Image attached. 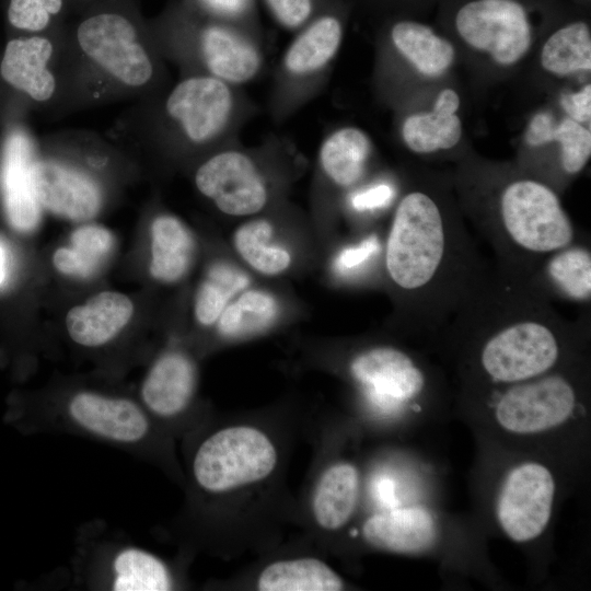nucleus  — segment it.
<instances>
[{
    "instance_id": "8",
    "label": "nucleus",
    "mask_w": 591,
    "mask_h": 591,
    "mask_svg": "<svg viewBox=\"0 0 591 591\" xmlns=\"http://www.w3.org/2000/svg\"><path fill=\"white\" fill-rule=\"evenodd\" d=\"M451 19L462 40L499 65L518 62L533 42L530 0H457Z\"/></svg>"
},
{
    "instance_id": "23",
    "label": "nucleus",
    "mask_w": 591,
    "mask_h": 591,
    "mask_svg": "<svg viewBox=\"0 0 591 591\" xmlns=\"http://www.w3.org/2000/svg\"><path fill=\"white\" fill-rule=\"evenodd\" d=\"M283 313V303L277 293L252 285L227 305L215 328L224 340L248 339L276 327Z\"/></svg>"
},
{
    "instance_id": "32",
    "label": "nucleus",
    "mask_w": 591,
    "mask_h": 591,
    "mask_svg": "<svg viewBox=\"0 0 591 591\" xmlns=\"http://www.w3.org/2000/svg\"><path fill=\"white\" fill-rule=\"evenodd\" d=\"M542 67L565 77L591 69V32L583 20L565 23L545 40L541 50Z\"/></svg>"
},
{
    "instance_id": "26",
    "label": "nucleus",
    "mask_w": 591,
    "mask_h": 591,
    "mask_svg": "<svg viewBox=\"0 0 591 591\" xmlns=\"http://www.w3.org/2000/svg\"><path fill=\"white\" fill-rule=\"evenodd\" d=\"M195 239L187 225L172 215H160L151 224V276L163 283H176L189 271Z\"/></svg>"
},
{
    "instance_id": "25",
    "label": "nucleus",
    "mask_w": 591,
    "mask_h": 591,
    "mask_svg": "<svg viewBox=\"0 0 591 591\" xmlns=\"http://www.w3.org/2000/svg\"><path fill=\"white\" fill-rule=\"evenodd\" d=\"M389 40L393 50L426 77L441 76L454 61L452 43L415 20L395 21L390 26Z\"/></svg>"
},
{
    "instance_id": "22",
    "label": "nucleus",
    "mask_w": 591,
    "mask_h": 591,
    "mask_svg": "<svg viewBox=\"0 0 591 591\" xmlns=\"http://www.w3.org/2000/svg\"><path fill=\"white\" fill-rule=\"evenodd\" d=\"M459 94L443 89L429 112L408 115L401 127L405 146L413 152L428 154L454 148L462 138V121L456 115Z\"/></svg>"
},
{
    "instance_id": "35",
    "label": "nucleus",
    "mask_w": 591,
    "mask_h": 591,
    "mask_svg": "<svg viewBox=\"0 0 591 591\" xmlns=\"http://www.w3.org/2000/svg\"><path fill=\"white\" fill-rule=\"evenodd\" d=\"M71 248L94 273L113 246L112 233L99 225L78 228L71 235Z\"/></svg>"
},
{
    "instance_id": "24",
    "label": "nucleus",
    "mask_w": 591,
    "mask_h": 591,
    "mask_svg": "<svg viewBox=\"0 0 591 591\" xmlns=\"http://www.w3.org/2000/svg\"><path fill=\"white\" fill-rule=\"evenodd\" d=\"M53 46L44 37L10 40L1 62L3 79L36 101L48 100L55 79L47 69Z\"/></svg>"
},
{
    "instance_id": "12",
    "label": "nucleus",
    "mask_w": 591,
    "mask_h": 591,
    "mask_svg": "<svg viewBox=\"0 0 591 591\" xmlns=\"http://www.w3.org/2000/svg\"><path fill=\"white\" fill-rule=\"evenodd\" d=\"M82 50L121 82L140 86L153 74L152 62L131 23L118 14L92 16L78 28Z\"/></svg>"
},
{
    "instance_id": "3",
    "label": "nucleus",
    "mask_w": 591,
    "mask_h": 591,
    "mask_svg": "<svg viewBox=\"0 0 591 591\" xmlns=\"http://www.w3.org/2000/svg\"><path fill=\"white\" fill-rule=\"evenodd\" d=\"M474 220L494 251L495 266L526 278L548 255L580 236L556 192L529 177L506 183L491 211Z\"/></svg>"
},
{
    "instance_id": "42",
    "label": "nucleus",
    "mask_w": 591,
    "mask_h": 591,
    "mask_svg": "<svg viewBox=\"0 0 591 591\" xmlns=\"http://www.w3.org/2000/svg\"><path fill=\"white\" fill-rule=\"evenodd\" d=\"M581 1H589V0H581Z\"/></svg>"
},
{
    "instance_id": "5",
    "label": "nucleus",
    "mask_w": 591,
    "mask_h": 591,
    "mask_svg": "<svg viewBox=\"0 0 591 591\" xmlns=\"http://www.w3.org/2000/svg\"><path fill=\"white\" fill-rule=\"evenodd\" d=\"M164 109L188 143L217 151L240 142L241 130L257 114L258 106L241 86L194 74L172 89Z\"/></svg>"
},
{
    "instance_id": "19",
    "label": "nucleus",
    "mask_w": 591,
    "mask_h": 591,
    "mask_svg": "<svg viewBox=\"0 0 591 591\" xmlns=\"http://www.w3.org/2000/svg\"><path fill=\"white\" fill-rule=\"evenodd\" d=\"M529 279L551 300L591 302V250L586 236L548 255Z\"/></svg>"
},
{
    "instance_id": "40",
    "label": "nucleus",
    "mask_w": 591,
    "mask_h": 591,
    "mask_svg": "<svg viewBox=\"0 0 591 591\" xmlns=\"http://www.w3.org/2000/svg\"><path fill=\"white\" fill-rule=\"evenodd\" d=\"M216 15L232 23L240 21L250 8V0H201Z\"/></svg>"
},
{
    "instance_id": "21",
    "label": "nucleus",
    "mask_w": 591,
    "mask_h": 591,
    "mask_svg": "<svg viewBox=\"0 0 591 591\" xmlns=\"http://www.w3.org/2000/svg\"><path fill=\"white\" fill-rule=\"evenodd\" d=\"M134 313L132 301L124 293L104 291L73 306L66 316L69 336L78 345L99 347L115 338Z\"/></svg>"
},
{
    "instance_id": "16",
    "label": "nucleus",
    "mask_w": 591,
    "mask_h": 591,
    "mask_svg": "<svg viewBox=\"0 0 591 591\" xmlns=\"http://www.w3.org/2000/svg\"><path fill=\"white\" fill-rule=\"evenodd\" d=\"M33 187L40 207L56 216L85 221L101 207L97 185L86 175L54 161L34 162Z\"/></svg>"
},
{
    "instance_id": "9",
    "label": "nucleus",
    "mask_w": 591,
    "mask_h": 591,
    "mask_svg": "<svg viewBox=\"0 0 591 591\" xmlns=\"http://www.w3.org/2000/svg\"><path fill=\"white\" fill-rule=\"evenodd\" d=\"M576 404L577 392L571 381L561 373L548 372L510 384L500 395L495 415L510 432L537 433L565 422Z\"/></svg>"
},
{
    "instance_id": "1",
    "label": "nucleus",
    "mask_w": 591,
    "mask_h": 591,
    "mask_svg": "<svg viewBox=\"0 0 591 591\" xmlns=\"http://www.w3.org/2000/svg\"><path fill=\"white\" fill-rule=\"evenodd\" d=\"M489 268L462 220L431 193L410 189L397 200L382 253L394 324L439 334Z\"/></svg>"
},
{
    "instance_id": "2",
    "label": "nucleus",
    "mask_w": 591,
    "mask_h": 591,
    "mask_svg": "<svg viewBox=\"0 0 591 591\" xmlns=\"http://www.w3.org/2000/svg\"><path fill=\"white\" fill-rule=\"evenodd\" d=\"M590 324V311L568 321L529 278L490 265L441 332L476 341L482 372L510 385L551 372Z\"/></svg>"
},
{
    "instance_id": "10",
    "label": "nucleus",
    "mask_w": 591,
    "mask_h": 591,
    "mask_svg": "<svg viewBox=\"0 0 591 591\" xmlns=\"http://www.w3.org/2000/svg\"><path fill=\"white\" fill-rule=\"evenodd\" d=\"M348 372L364 396L381 407H397L425 390L427 376L405 350L386 344L356 352Z\"/></svg>"
},
{
    "instance_id": "36",
    "label": "nucleus",
    "mask_w": 591,
    "mask_h": 591,
    "mask_svg": "<svg viewBox=\"0 0 591 591\" xmlns=\"http://www.w3.org/2000/svg\"><path fill=\"white\" fill-rule=\"evenodd\" d=\"M61 3L62 0H10L8 18L18 28L40 31L50 15L59 12Z\"/></svg>"
},
{
    "instance_id": "14",
    "label": "nucleus",
    "mask_w": 591,
    "mask_h": 591,
    "mask_svg": "<svg viewBox=\"0 0 591 591\" xmlns=\"http://www.w3.org/2000/svg\"><path fill=\"white\" fill-rule=\"evenodd\" d=\"M66 413L76 428L113 444L137 445L150 432L146 409L126 397L78 392L68 401Z\"/></svg>"
},
{
    "instance_id": "37",
    "label": "nucleus",
    "mask_w": 591,
    "mask_h": 591,
    "mask_svg": "<svg viewBox=\"0 0 591 591\" xmlns=\"http://www.w3.org/2000/svg\"><path fill=\"white\" fill-rule=\"evenodd\" d=\"M273 16L286 30L299 31L314 13V0H265Z\"/></svg>"
},
{
    "instance_id": "39",
    "label": "nucleus",
    "mask_w": 591,
    "mask_h": 591,
    "mask_svg": "<svg viewBox=\"0 0 591 591\" xmlns=\"http://www.w3.org/2000/svg\"><path fill=\"white\" fill-rule=\"evenodd\" d=\"M56 269L65 275L89 277L93 273L71 247H60L53 256Z\"/></svg>"
},
{
    "instance_id": "13",
    "label": "nucleus",
    "mask_w": 591,
    "mask_h": 591,
    "mask_svg": "<svg viewBox=\"0 0 591 591\" xmlns=\"http://www.w3.org/2000/svg\"><path fill=\"white\" fill-rule=\"evenodd\" d=\"M373 144L367 132L355 126H341L323 136L315 164L314 197L318 207H331L339 195L366 181Z\"/></svg>"
},
{
    "instance_id": "29",
    "label": "nucleus",
    "mask_w": 591,
    "mask_h": 591,
    "mask_svg": "<svg viewBox=\"0 0 591 591\" xmlns=\"http://www.w3.org/2000/svg\"><path fill=\"white\" fill-rule=\"evenodd\" d=\"M247 269L234 260L213 262L201 279L194 300V317L204 327L215 326L227 305L252 286Z\"/></svg>"
},
{
    "instance_id": "7",
    "label": "nucleus",
    "mask_w": 591,
    "mask_h": 591,
    "mask_svg": "<svg viewBox=\"0 0 591 591\" xmlns=\"http://www.w3.org/2000/svg\"><path fill=\"white\" fill-rule=\"evenodd\" d=\"M277 460L275 444L263 430L237 425L207 437L195 452L192 470L202 490L223 494L265 479Z\"/></svg>"
},
{
    "instance_id": "28",
    "label": "nucleus",
    "mask_w": 591,
    "mask_h": 591,
    "mask_svg": "<svg viewBox=\"0 0 591 591\" xmlns=\"http://www.w3.org/2000/svg\"><path fill=\"white\" fill-rule=\"evenodd\" d=\"M525 143L541 147L558 142L560 148L559 165L566 175L579 174L591 155V132L582 124L565 118L555 124L553 116L541 112L530 120L525 130Z\"/></svg>"
},
{
    "instance_id": "18",
    "label": "nucleus",
    "mask_w": 591,
    "mask_h": 591,
    "mask_svg": "<svg viewBox=\"0 0 591 591\" xmlns=\"http://www.w3.org/2000/svg\"><path fill=\"white\" fill-rule=\"evenodd\" d=\"M33 146L20 130L12 131L5 140L2 157V188L4 207L10 223L19 231H31L39 221L32 170Z\"/></svg>"
},
{
    "instance_id": "38",
    "label": "nucleus",
    "mask_w": 591,
    "mask_h": 591,
    "mask_svg": "<svg viewBox=\"0 0 591 591\" xmlns=\"http://www.w3.org/2000/svg\"><path fill=\"white\" fill-rule=\"evenodd\" d=\"M560 105L569 115V118L584 123L590 120L591 116V85H584L580 91L564 94L560 99Z\"/></svg>"
},
{
    "instance_id": "15",
    "label": "nucleus",
    "mask_w": 591,
    "mask_h": 591,
    "mask_svg": "<svg viewBox=\"0 0 591 591\" xmlns=\"http://www.w3.org/2000/svg\"><path fill=\"white\" fill-rule=\"evenodd\" d=\"M281 202L259 215L245 218L231 234V246L240 263L256 275L278 278L296 265L292 245L282 236Z\"/></svg>"
},
{
    "instance_id": "31",
    "label": "nucleus",
    "mask_w": 591,
    "mask_h": 591,
    "mask_svg": "<svg viewBox=\"0 0 591 591\" xmlns=\"http://www.w3.org/2000/svg\"><path fill=\"white\" fill-rule=\"evenodd\" d=\"M109 587L116 591H165L173 588L166 564L139 547L119 549L112 558Z\"/></svg>"
},
{
    "instance_id": "6",
    "label": "nucleus",
    "mask_w": 591,
    "mask_h": 591,
    "mask_svg": "<svg viewBox=\"0 0 591 591\" xmlns=\"http://www.w3.org/2000/svg\"><path fill=\"white\" fill-rule=\"evenodd\" d=\"M343 37V19L332 12L321 14L298 31L273 74L267 101L273 121H286L321 94Z\"/></svg>"
},
{
    "instance_id": "33",
    "label": "nucleus",
    "mask_w": 591,
    "mask_h": 591,
    "mask_svg": "<svg viewBox=\"0 0 591 591\" xmlns=\"http://www.w3.org/2000/svg\"><path fill=\"white\" fill-rule=\"evenodd\" d=\"M382 253L383 237L376 231H370L337 252L333 271L345 281L357 282L368 277L376 264L382 265Z\"/></svg>"
},
{
    "instance_id": "34",
    "label": "nucleus",
    "mask_w": 591,
    "mask_h": 591,
    "mask_svg": "<svg viewBox=\"0 0 591 591\" xmlns=\"http://www.w3.org/2000/svg\"><path fill=\"white\" fill-rule=\"evenodd\" d=\"M395 185L384 178L363 182L345 196V207L358 217H372L389 208L396 197Z\"/></svg>"
},
{
    "instance_id": "41",
    "label": "nucleus",
    "mask_w": 591,
    "mask_h": 591,
    "mask_svg": "<svg viewBox=\"0 0 591 591\" xmlns=\"http://www.w3.org/2000/svg\"><path fill=\"white\" fill-rule=\"evenodd\" d=\"M5 252L3 246L0 244V286L3 283L5 279Z\"/></svg>"
},
{
    "instance_id": "4",
    "label": "nucleus",
    "mask_w": 591,
    "mask_h": 591,
    "mask_svg": "<svg viewBox=\"0 0 591 591\" xmlns=\"http://www.w3.org/2000/svg\"><path fill=\"white\" fill-rule=\"evenodd\" d=\"M303 165L297 146L271 134L255 147L212 152L196 169L195 185L221 213L245 219L280 204Z\"/></svg>"
},
{
    "instance_id": "20",
    "label": "nucleus",
    "mask_w": 591,
    "mask_h": 591,
    "mask_svg": "<svg viewBox=\"0 0 591 591\" xmlns=\"http://www.w3.org/2000/svg\"><path fill=\"white\" fill-rule=\"evenodd\" d=\"M364 540L394 553H419L436 542L438 531L433 517L421 507L394 509L370 517L363 524Z\"/></svg>"
},
{
    "instance_id": "17",
    "label": "nucleus",
    "mask_w": 591,
    "mask_h": 591,
    "mask_svg": "<svg viewBox=\"0 0 591 591\" xmlns=\"http://www.w3.org/2000/svg\"><path fill=\"white\" fill-rule=\"evenodd\" d=\"M196 385L197 370L193 360L179 350H170L149 369L140 396L146 412L169 419L188 407Z\"/></svg>"
},
{
    "instance_id": "11",
    "label": "nucleus",
    "mask_w": 591,
    "mask_h": 591,
    "mask_svg": "<svg viewBox=\"0 0 591 591\" xmlns=\"http://www.w3.org/2000/svg\"><path fill=\"white\" fill-rule=\"evenodd\" d=\"M555 483L540 463H523L507 476L497 502V517L505 533L515 542L537 537L546 528Z\"/></svg>"
},
{
    "instance_id": "27",
    "label": "nucleus",
    "mask_w": 591,
    "mask_h": 591,
    "mask_svg": "<svg viewBox=\"0 0 591 591\" xmlns=\"http://www.w3.org/2000/svg\"><path fill=\"white\" fill-rule=\"evenodd\" d=\"M359 496V472L347 462L328 466L321 475L312 499V512L320 528L336 531L352 517Z\"/></svg>"
},
{
    "instance_id": "30",
    "label": "nucleus",
    "mask_w": 591,
    "mask_h": 591,
    "mask_svg": "<svg viewBox=\"0 0 591 591\" xmlns=\"http://www.w3.org/2000/svg\"><path fill=\"white\" fill-rule=\"evenodd\" d=\"M257 588L262 591H338L341 578L324 561L313 557L271 563L260 572Z\"/></svg>"
}]
</instances>
